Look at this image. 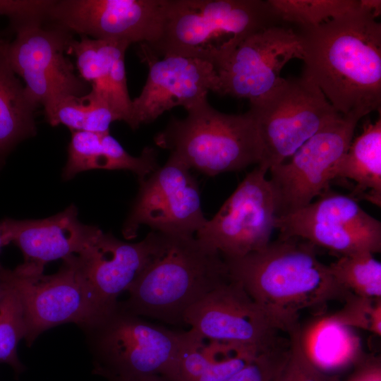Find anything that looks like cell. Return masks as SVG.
I'll list each match as a JSON object with an SVG mask.
<instances>
[{"instance_id": "6da1fadb", "label": "cell", "mask_w": 381, "mask_h": 381, "mask_svg": "<svg viewBox=\"0 0 381 381\" xmlns=\"http://www.w3.org/2000/svg\"><path fill=\"white\" fill-rule=\"evenodd\" d=\"M303 76L341 115L362 118L381 106V24L361 2L356 9L300 34Z\"/></svg>"}, {"instance_id": "7a4b0ae2", "label": "cell", "mask_w": 381, "mask_h": 381, "mask_svg": "<svg viewBox=\"0 0 381 381\" xmlns=\"http://www.w3.org/2000/svg\"><path fill=\"white\" fill-rule=\"evenodd\" d=\"M230 279L289 334L300 327L305 310L331 302L344 303L351 294L318 258L316 246L297 237H279L255 251L223 258Z\"/></svg>"}, {"instance_id": "3957f363", "label": "cell", "mask_w": 381, "mask_h": 381, "mask_svg": "<svg viewBox=\"0 0 381 381\" xmlns=\"http://www.w3.org/2000/svg\"><path fill=\"white\" fill-rule=\"evenodd\" d=\"M229 280L218 251L195 236L159 233L150 260L128 289V299L121 303L138 316L184 325V314L190 306Z\"/></svg>"}, {"instance_id": "277c9868", "label": "cell", "mask_w": 381, "mask_h": 381, "mask_svg": "<svg viewBox=\"0 0 381 381\" xmlns=\"http://www.w3.org/2000/svg\"><path fill=\"white\" fill-rule=\"evenodd\" d=\"M186 111L184 119L172 117L154 141L190 169L213 176L261 163L263 146L250 109L222 113L205 97Z\"/></svg>"}, {"instance_id": "5b68a950", "label": "cell", "mask_w": 381, "mask_h": 381, "mask_svg": "<svg viewBox=\"0 0 381 381\" xmlns=\"http://www.w3.org/2000/svg\"><path fill=\"white\" fill-rule=\"evenodd\" d=\"M163 8L160 36L146 44L157 57L198 58L213 42L219 50H230L277 20L262 0H164Z\"/></svg>"}, {"instance_id": "8992f818", "label": "cell", "mask_w": 381, "mask_h": 381, "mask_svg": "<svg viewBox=\"0 0 381 381\" xmlns=\"http://www.w3.org/2000/svg\"><path fill=\"white\" fill-rule=\"evenodd\" d=\"M82 329L93 358L94 374L106 380L154 375L179 380L181 332L146 322L119 301Z\"/></svg>"}, {"instance_id": "52a82bcc", "label": "cell", "mask_w": 381, "mask_h": 381, "mask_svg": "<svg viewBox=\"0 0 381 381\" xmlns=\"http://www.w3.org/2000/svg\"><path fill=\"white\" fill-rule=\"evenodd\" d=\"M263 146L260 165L268 171L290 158L339 114L310 80L284 78L260 101L250 104Z\"/></svg>"}, {"instance_id": "ba28073f", "label": "cell", "mask_w": 381, "mask_h": 381, "mask_svg": "<svg viewBox=\"0 0 381 381\" xmlns=\"http://www.w3.org/2000/svg\"><path fill=\"white\" fill-rule=\"evenodd\" d=\"M73 255L64 259L59 270L50 275L23 263L13 270L0 264V281L11 286L20 301L28 346L52 327L73 322L82 328L105 315L88 294Z\"/></svg>"}, {"instance_id": "9c48e42d", "label": "cell", "mask_w": 381, "mask_h": 381, "mask_svg": "<svg viewBox=\"0 0 381 381\" xmlns=\"http://www.w3.org/2000/svg\"><path fill=\"white\" fill-rule=\"evenodd\" d=\"M300 34L271 25L243 40L227 51L212 50L202 60L210 62L219 78V95L256 103L283 81L280 73L291 60H302Z\"/></svg>"}, {"instance_id": "30bf717a", "label": "cell", "mask_w": 381, "mask_h": 381, "mask_svg": "<svg viewBox=\"0 0 381 381\" xmlns=\"http://www.w3.org/2000/svg\"><path fill=\"white\" fill-rule=\"evenodd\" d=\"M358 114L341 115L269 169L277 200V217L298 210L328 193L337 166L353 138Z\"/></svg>"}, {"instance_id": "8fae6325", "label": "cell", "mask_w": 381, "mask_h": 381, "mask_svg": "<svg viewBox=\"0 0 381 381\" xmlns=\"http://www.w3.org/2000/svg\"><path fill=\"white\" fill-rule=\"evenodd\" d=\"M44 23L11 27L12 42H1V49L13 72L20 77L30 97L39 106L63 95L87 93L88 83L76 76L65 56L71 33Z\"/></svg>"}, {"instance_id": "7c38bea8", "label": "cell", "mask_w": 381, "mask_h": 381, "mask_svg": "<svg viewBox=\"0 0 381 381\" xmlns=\"http://www.w3.org/2000/svg\"><path fill=\"white\" fill-rule=\"evenodd\" d=\"M267 171L258 164L247 174L195 236L224 258L241 257L267 246L277 214L276 193L266 178Z\"/></svg>"}, {"instance_id": "4fadbf2b", "label": "cell", "mask_w": 381, "mask_h": 381, "mask_svg": "<svg viewBox=\"0 0 381 381\" xmlns=\"http://www.w3.org/2000/svg\"><path fill=\"white\" fill-rule=\"evenodd\" d=\"M279 237H297L341 256L381 250V222L350 195L329 190L306 206L276 217Z\"/></svg>"}, {"instance_id": "5bb4252c", "label": "cell", "mask_w": 381, "mask_h": 381, "mask_svg": "<svg viewBox=\"0 0 381 381\" xmlns=\"http://www.w3.org/2000/svg\"><path fill=\"white\" fill-rule=\"evenodd\" d=\"M190 169L175 156L145 179L140 187L122 233L125 238L136 237L142 225L172 236H194L207 222L198 185Z\"/></svg>"}, {"instance_id": "9a60e30c", "label": "cell", "mask_w": 381, "mask_h": 381, "mask_svg": "<svg viewBox=\"0 0 381 381\" xmlns=\"http://www.w3.org/2000/svg\"><path fill=\"white\" fill-rule=\"evenodd\" d=\"M184 325L212 340L231 343L261 354L282 346V327L230 279L190 306ZM285 333V332H284Z\"/></svg>"}, {"instance_id": "2e32d148", "label": "cell", "mask_w": 381, "mask_h": 381, "mask_svg": "<svg viewBox=\"0 0 381 381\" xmlns=\"http://www.w3.org/2000/svg\"><path fill=\"white\" fill-rule=\"evenodd\" d=\"M164 0H54L48 20L71 34L151 45L160 36Z\"/></svg>"}, {"instance_id": "e0dca14e", "label": "cell", "mask_w": 381, "mask_h": 381, "mask_svg": "<svg viewBox=\"0 0 381 381\" xmlns=\"http://www.w3.org/2000/svg\"><path fill=\"white\" fill-rule=\"evenodd\" d=\"M139 55L147 64L148 75L140 94L132 100L133 130L175 107L186 110L209 91L219 93L217 73L207 61L178 55L157 57L145 44H140Z\"/></svg>"}, {"instance_id": "ac0fdd59", "label": "cell", "mask_w": 381, "mask_h": 381, "mask_svg": "<svg viewBox=\"0 0 381 381\" xmlns=\"http://www.w3.org/2000/svg\"><path fill=\"white\" fill-rule=\"evenodd\" d=\"M159 233L136 243L123 241L102 231L80 253L73 255L76 270L97 309L103 314L117 303L150 260Z\"/></svg>"}, {"instance_id": "d6986e66", "label": "cell", "mask_w": 381, "mask_h": 381, "mask_svg": "<svg viewBox=\"0 0 381 381\" xmlns=\"http://www.w3.org/2000/svg\"><path fill=\"white\" fill-rule=\"evenodd\" d=\"M101 231L82 223L73 205L44 219H12V243L21 250L23 264L42 271L49 262L80 253Z\"/></svg>"}, {"instance_id": "ffe728a7", "label": "cell", "mask_w": 381, "mask_h": 381, "mask_svg": "<svg viewBox=\"0 0 381 381\" xmlns=\"http://www.w3.org/2000/svg\"><path fill=\"white\" fill-rule=\"evenodd\" d=\"M157 158V150L151 147H145L138 157L131 155L109 131H72L63 177L71 179L92 169L128 170L140 181L159 167Z\"/></svg>"}, {"instance_id": "44dd1931", "label": "cell", "mask_w": 381, "mask_h": 381, "mask_svg": "<svg viewBox=\"0 0 381 381\" xmlns=\"http://www.w3.org/2000/svg\"><path fill=\"white\" fill-rule=\"evenodd\" d=\"M349 179L355 186L349 195L381 206V119L366 120L362 133L353 138L339 162L334 180Z\"/></svg>"}, {"instance_id": "7402d4cb", "label": "cell", "mask_w": 381, "mask_h": 381, "mask_svg": "<svg viewBox=\"0 0 381 381\" xmlns=\"http://www.w3.org/2000/svg\"><path fill=\"white\" fill-rule=\"evenodd\" d=\"M37 107L9 66L0 42V161L36 133Z\"/></svg>"}, {"instance_id": "603a6c76", "label": "cell", "mask_w": 381, "mask_h": 381, "mask_svg": "<svg viewBox=\"0 0 381 381\" xmlns=\"http://www.w3.org/2000/svg\"><path fill=\"white\" fill-rule=\"evenodd\" d=\"M302 338L310 359L327 373L337 374L353 365L361 356L358 339L351 328L331 316L322 319L306 332H302Z\"/></svg>"}, {"instance_id": "cb8c5ba5", "label": "cell", "mask_w": 381, "mask_h": 381, "mask_svg": "<svg viewBox=\"0 0 381 381\" xmlns=\"http://www.w3.org/2000/svg\"><path fill=\"white\" fill-rule=\"evenodd\" d=\"M43 107L51 126L62 124L71 131L104 133L109 131L112 122L118 121L107 102L92 90L80 96L58 97Z\"/></svg>"}, {"instance_id": "d4e9b609", "label": "cell", "mask_w": 381, "mask_h": 381, "mask_svg": "<svg viewBox=\"0 0 381 381\" xmlns=\"http://www.w3.org/2000/svg\"><path fill=\"white\" fill-rule=\"evenodd\" d=\"M277 20L301 25H320L359 7L360 0H267Z\"/></svg>"}, {"instance_id": "484cf974", "label": "cell", "mask_w": 381, "mask_h": 381, "mask_svg": "<svg viewBox=\"0 0 381 381\" xmlns=\"http://www.w3.org/2000/svg\"><path fill=\"white\" fill-rule=\"evenodd\" d=\"M373 255L361 253L342 255L328 265L337 281L349 293L381 298V263Z\"/></svg>"}, {"instance_id": "4316f807", "label": "cell", "mask_w": 381, "mask_h": 381, "mask_svg": "<svg viewBox=\"0 0 381 381\" xmlns=\"http://www.w3.org/2000/svg\"><path fill=\"white\" fill-rule=\"evenodd\" d=\"M0 363L9 365L16 376L25 368L18 357V344L25 335L23 307L16 291L0 281Z\"/></svg>"}, {"instance_id": "83f0119b", "label": "cell", "mask_w": 381, "mask_h": 381, "mask_svg": "<svg viewBox=\"0 0 381 381\" xmlns=\"http://www.w3.org/2000/svg\"><path fill=\"white\" fill-rule=\"evenodd\" d=\"M129 45L126 42L117 43L108 67L103 93L117 120L128 126L131 122L132 99L127 87L124 56Z\"/></svg>"}, {"instance_id": "f1b7e54d", "label": "cell", "mask_w": 381, "mask_h": 381, "mask_svg": "<svg viewBox=\"0 0 381 381\" xmlns=\"http://www.w3.org/2000/svg\"><path fill=\"white\" fill-rule=\"evenodd\" d=\"M287 335V355L276 381H340L339 375L323 371L310 359L303 345L301 327Z\"/></svg>"}, {"instance_id": "f546056e", "label": "cell", "mask_w": 381, "mask_h": 381, "mask_svg": "<svg viewBox=\"0 0 381 381\" xmlns=\"http://www.w3.org/2000/svg\"><path fill=\"white\" fill-rule=\"evenodd\" d=\"M343 307L331 317L348 327H358L381 334V298L351 294Z\"/></svg>"}, {"instance_id": "4dcf8cb0", "label": "cell", "mask_w": 381, "mask_h": 381, "mask_svg": "<svg viewBox=\"0 0 381 381\" xmlns=\"http://www.w3.org/2000/svg\"><path fill=\"white\" fill-rule=\"evenodd\" d=\"M207 339L193 329L181 332L178 381H196L205 371L210 363Z\"/></svg>"}, {"instance_id": "1f68e13d", "label": "cell", "mask_w": 381, "mask_h": 381, "mask_svg": "<svg viewBox=\"0 0 381 381\" xmlns=\"http://www.w3.org/2000/svg\"><path fill=\"white\" fill-rule=\"evenodd\" d=\"M287 350L282 346L258 355L228 381H276Z\"/></svg>"}, {"instance_id": "d6a6232c", "label": "cell", "mask_w": 381, "mask_h": 381, "mask_svg": "<svg viewBox=\"0 0 381 381\" xmlns=\"http://www.w3.org/2000/svg\"><path fill=\"white\" fill-rule=\"evenodd\" d=\"M54 0H0V16L8 18L11 27L44 23Z\"/></svg>"}, {"instance_id": "836d02e7", "label": "cell", "mask_w": 381, "mask_h": 381, "mask_svg": "<svg viewBox=\"0 0 381 381\" xmlns=\"http://www.w3.org/2000/svg\"><path fill=\"white\" fill-rule=\"evenodd\" d=\"M258 355L250 351H238L222 358H215L196 381H228Z\"/></svg>"}, {"instance_id": "e575fe53", "label": "cell", "mask_w": 381, "mask_h": 381, "mask_svg": "<svg viewBox=\"0 0 381 381\" xmlns=\"http://www.w3.org/2000/svg\"><path fill=\"white\" fill-rule=\"evenodd\" d=\"M353 366V371L346 381H381L380 358L361 356Z\"/></svg>"}, {"instance_id": "d590c367", "label": "cell", "mask_w": 381, "mask_h": 381, "mask_svg": "<svg viewBox=\"0 0 381 381\" xmlns=\"http://www.w3.org/2000/svg\"><path fill=\"white\" fill-rule=\"evenodd\" d=\"M12 242V219L0 221V253L2 248Z\"/></svg>"}, {"instance_id": "8d00e7d4", "label": "cell", "mask_w": 381, "mask_h": 381, "mask_svg": "<svg viewBox=\"0 0 381 381\" xmlns=\"http://www.w3.org/2000/svg\"><path fill=\"white\" fill-rule=\"evenodd\" d=\"M108 381H171L165 377L159 375H144L132 378H121L112 377L107 380Z\"/></svg>"}, {"instance_id": "74e56055", "label": "cell", "mask_w": 381, "mask_h": 381, "mask_svg": "<svg viewBox=\"0 0 381 381\" xmlns=\"http://www.w3.org/2000/svg\"><path fill=\"white\" fill-rule=\"evenodd\" d=\"M361 4L370 11L377 18L381 13V1L380 0H361Z\"/></svg>"}, {"instance_id": "f35d334b", "label": "cell", "mask_w": 381, "mask_h": 381, "mask_svg": "<svg viewBox=\"0 0 381 381\" xmlns=\"http://www.w3.org/2000/svg\"><path fill=\"white\" fill-rule=\"evenodd\" d=\"M2 290H3V286H2L1 283L0 282V297H1V293H2Z\"/></svg>"}, {"instance_id": "ab89813d", "label": "cell", "mask_w": 381, "mask_h": 381, "mask_svg": "<svg viewBox=\"0 0 381 381\" xmlns=\"http://www.w3.org/2000/svg\"><path fill=\"white\" fill-rule=\"evenodd\" d=\"M0 42H1V40H0Z\"/></svg>"}]
</instances>
